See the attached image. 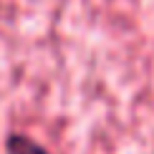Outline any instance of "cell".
<instances>
[{
  "instance_id": "6da1fadb",
  "label": "cell",
  "mask_w": 154,
  "mask_h": 154,
  "mask_svg": "<svg viewBox=\"0 0 154 154\" xmlns=\"http://www.w3.org/2000/svg\"><path fill=\"white\" fill-rule=\"evenodd\" d=\"M5 154H48V149L25 134H10L5 139Z\"/></svg>"
}]
</instances>
